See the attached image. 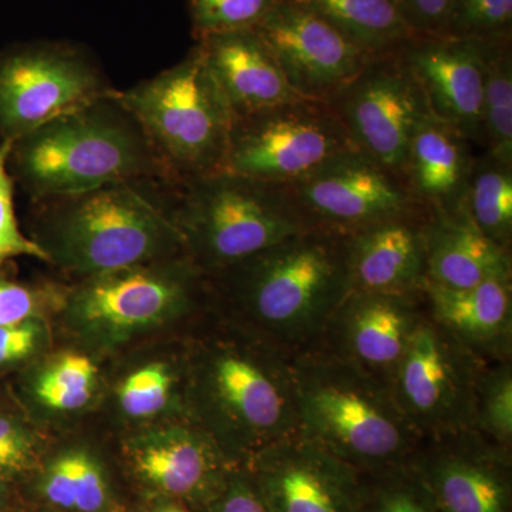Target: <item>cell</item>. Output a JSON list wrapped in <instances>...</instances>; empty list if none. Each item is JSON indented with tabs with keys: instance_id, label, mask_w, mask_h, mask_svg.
<instances>
[{
	"instance_id": "29",
	"label": "cell",
	"mask_w": 512,
	"mask_h": 512,
	"mask_svg": "<svg viewBox=\"0 0 512 512\" xmlns=\"http://www.w3.org/2000/svg\"><path fill=\"white\" fill-rule=\"evenodd\" d=\"M359 512H441L427 485L409 463L362 474Z\"/></svg>"
},
{
	"instance_id": "39",
	"label": "cell",
	"mask_w": 512,
	"mask_h": 512,
	"mask_svg": "<svg viewBox=\"0 0 512 512\" xmlns=\"http://www.w3.org/2000/svg\"><path fill=\"white\" fill-rule=\"evenodd\" d=\"M39 293L29 286L0 278V326L18 325L36 312Z\"/></svg>"
},
{
	"instance_id": "20",
	"label": "cell",
	"mask_w": 512,
	"mask_h": 512,
	"mask_svg": "<svg viewBox=\"0 0 512 512\" xmlns=\"http://www.w3.org/2000/svg\"><path fill=\"white\" fill-rule=\"evenodd\" d=\"M429 211L419 210L367 225L346 238L350 289L355 292H419L426 279Z\"/></svg>"
},
{
	"instance_id": "10",
	"label": "cell",
	"mask_w": 512,
	"mask_h": 512,
	"mask_svg": "<svg viewBox=\"0 0 512 512\" xmlns=\"http://www.w3.org/2000/svg\"><path fill=\"white\" fill-rule=\"evenodd\" d=\"M113 90L99 67L72 46L16 47L0 56V136L18 140Z\"/></svg>"
},
{
	"instance_id": "33",
	"label": "cell",
	"mask_w": 512,
	"mask_h": 512,
	"mask_svg": "<svg viewBox=\"0 0 512 512\" xmlns=\"http://www.w3.org/2000/svg\"><path fill=\"white\" fill-rule=\"evenodd\" d=\"M276 0H190L195 35L252 29L264 19Z\"/></svg>"
},
{
	"instance_id": "28",
	"label": "cell",
	"mask_w": 512,
	"mask_h": 512,
	"mask_svg": "<svg viewBox=\"0 0 512 512\" xmlns=\"http://www.w3.org/2000/svg\"><path fill=\"white\" fill-rule=\"evenodd\" d=\"M42 493L49 503L74 512H100L109 501L103 470L83 451L64 454L50 464Z\"/></svg>"
},
{
	"instance_id": "14",
	"label": "cell",
	"mask_w": 512,
	"mask_h": 512,
	"mask_svg": "<svg viewBox=\"0 0 512 512\" xmlns=\"http://www.w3.org/2000/svg\"><path fill=\"white\" fill-rule=\"evenodd\" d=\"M407 463L441 512H511V450L476 430L427 437Z\"/></svg>"
},
{
	"instance_id": "32",
	"label": "cell",
	"mask_w": 512,
	"mask_h": 512,
	"mask_svg": "<svg viewBox=\"0 0 512 512\" xmlns=\"http://www.w3.org/2000/svg\"><path fill=\"white\" fill-rule=\"evenodd\" d=\"M512 0H453L443 36L511 37Z\"/></svg>"
},
{
	"instance_id": "30",
	"label": "cell",
	"mask_w": 512,
	"mask_h": 512,
	"mask_svg": "<svg viewBox=\"0 0 512 512\" xmlns=\"http://www.w3.org/2000/svg\"><path fill=\"white\" fill-rule=\"evenodd\" d=\"M474 430L498 446L512 447V362H484L478 372Z\"/></svg>"
},
{
	"instance_id": "40",
	"label": "cell",
	"mask_w": 512,
	"mask_h": 512,
	"mask_svg": "<svg viewBox=\"0 0 512 512\" xmlns=\"http://www.w3.org/2000/svg\"><path fill=\"white\" fill-rule=\"evenodd\" d=\"M37 328L33 323L0 326V365L16 362L32 352Z\"/></svg>"
},
{
	"instance_id": "26",
	"label": "cell",
	"mask_w": 512,
	"mask_h": 512,
	"mask_svg": "<svg viewBox=\"0 0 512 512\" xmlns=\"http://www.w3.org/2000/svg\"><path fill=\"white\" fill-rule=\"evenodd\" d=\"M461 210L495 244H512V165L484 153L474 157Z\"/></svg>"
},
{
	"instance_id": "4",
	"label": "cell",
	"mask_w": 512,
	"mask_h": 512,
	"mask_svg": "<svg viewBox=\"0 0 512 512\" xmlns=\"http://www.w3.org/2000/svg\"><path fill=\"white\" fill-rule=\"evenodd\" d=\"M153 184H113L46 200L40 247L49 261L92 278L185 252L173 212L151 195Z\"/></svg>"
},
{
	"instance_id": "22",
	"label": "cell",
	"mask_w": 512,
	"mask_h": 512,
	"mask_svg": "<svg viewBox=\"0 0 512 512\" xmlns=\"http://www.w3.org/2000/svg\"><path fill=\"white\" fill-rule=\"evenodd\" d=\"M426 279L433 285L466 289L491 281H512L510 249L474 227L463 210L429 212L426 229Z\"/></svg>"
},
{
	"instance_id": "36",
	"label": "cell",
	"mask_w": 512,
	"mask_h": 512,
	"mask_svg": "<svg viewBox=\"0 0 512 512\" xmlns=\"http://www.w3.org/2000/svg\"><path fill=\"white\" fill-rule=\"evenodd\" d=\"M208 512H269L254 483L244 473H229L221 493L208 504Z\"/></svg>"
},
{
	"instance_id": "27",
	"label": "cell",
	"mask_w": 512,
	"mask_h": 512,
	"mask_svg": "<svg viewBox=\"0 0 512 512\" xmlns=\"http://www.w3.org/2000/svg\"><path fill=\"white\" fill-rule=\"evenodd\" d=\"M483 148L494 160L512 165L511 37L485 43Z\"/></svg>"
},
{
	"instance_id": "35",
	"label": "cell",
	"mask_w": 512,
	"mask_h": 512,
	"mask_svg": "<svg viewBox=\"0 0 512 512\" xmlns=\"http://www.w3.org/2000/svg\"><path fill=\"white\" fill-rule=\"evenodd\" d=\"M171 376L164 366L153 365L128 376L120 389L124 412L134 417H146L160 412L170 396Z\"/></svg>"
},
{
	"instance_id": "34",
	"label": "cell",
	"mask_w": 512,
	"mask_h": 512,
	"mask_svg": "<svg viewBox=\"0 0 512 512\" xmlns=\"http://www.w3.org/2000/svg\"><path fill=\"white\" fill-rule=\"evenodd\" d=\"M13 141L10 138L0 143V262L16 256H35L49 261L45 249L30 241L20 232L13 207V183L9 173V158Z\"/></svg>"
},
{
	"instance_id": "16",
	"label": "cell",
	"mask_w": 512,
	"mask_h": 512,
	"mask_svg": "<svg viewBox=\"0 0 512 512\" xmlns=\"http://www.w3.org/2000/svg\"><path fill=\"white\" fill-rule=\"evenodd\" d=\"M487 39L414 35L396 56L419 87L429 114L483 147Z\"/></svg>"
},
{
	"instance_id": "6",
	"label": "cell",
	"mask_w": 512,
	"mask_h": 512,
	"mask_svg": "<svg viewBox=\"0 0 512 512\" xmlns=\"http://www.w3.org/2000/svg\"><path fill=\"white\" fill-rule=\"evenodd\" d=\"M113 96L143 130L171 184L224 171L232 116L198 45L180 63Z\"/></svg>"
},
{
	"instance_id": "13",
	"label": "cell",
	"mask_w": 512,
	"mask_h": 512,
	"mask_svg": "<svg viewBox=\"0 0 512 512\" xmlns=\"http://www.w3.org/2000/svg\"><path fill=\"white\" fill-rule=\"evenodd\" d=\"M254 29L303 100L328 104L373 57L299 0H276Z\"/></svg>"
},
{
	"instance_id": "37",
	"label": "cell",
	"mask_w": 512,
	"mask_h": 512,
	"mask_svg": "<svg viewBox=\"0 0 512 512\" xmlns=\"http://www.w3.org/2000/svg\"><path fill=\"white\" fill-rule=\"evenodd\" d=\"M33 446L18 423L0 417V474H16L32 463Z\"/></svg>"
},
{
	"instance_id": "19",
	"label": "cell",
	"mask_w": 512,
	"mask_h": 512,
	"mask_svg": "<svg viewBox=\"0 0 512 512\" xmlns=\"http://www.w3.org/2000/svg\"><path fill=\"white\" fill-rule=\"evenodd\" d=\"M198 47L232 120L299 100L254 28L200 37Z\"/></svg>"
},
{
	"instance_id": "8",
	"label": "cell",
	"mask_w": 512,
	"mask_h": 512,
	"mask_svg": "<svg viewBox=\"0 0 512 512\" xmlns=\"http://www.w3.org/2000/svg\"><path fill=\"white\" fill-rule=\"evenodd\" d=\"M357 150L328 104L295 100L232 120L224 171L292 185Z\"/></svg>"
},
{
	"instance_id": "3",
	"label": "cell",
	"mask_w": 512,
	"mask_h": 512,
	"mask_svg": "<svg viewBox=\"0 0 512 512\" xmlns=\"http://www.w3.org/2000/svg\"><path fill=\"white\" fill-rule=\"evenodd\" d=\"M299 431L360 474L407 463L423 437L392 386L318 348L292 356Z\"/></svg>"
},
{
	"instance_id": "41",
	"label": "cell",
	"mask_w": 512,
	"mask_h": 512,
	"mask_svg": "<svg viewBox=\"0 0 512 512\" xmlns=\"http://www.w3.org/2000/svg\"><path fill=\"white\" fill-rule=\"evenodd\" d=\"M160 512H184V511L180 510V508L168 507V508H165V510H161Z\"/></svg>"
},
{
	"instance_id": "5",
	"label": "cell",
	"mask_w": 512,
	"mask_h": 512,
	"mask_svg": "<svg viewBox=\"0 0 512 512\" xmlns=\"http://www.w3.org/2000/svg\"><path fill=\"white\" fill-rule=\"evenodd\" d=\"M173 217L185 252L217 275L311 228L286 185L228 171L173 185Z\"/></svg>"
},
{
	"instance_id": "18",
	"label": "cell",
	"mask_w": 512,
	"mask_h": 512,
	"mask_svg": "<svg viewBox=\"0 0 512 512\" xmlns=\"http://www.w3.org/2000/svg\"><path fill=\"white\" fill-rule=\"evenodd\" d=\"M156 262L92 276L77 293V311L93 325L126 329L147 325L177 309L204 272L191 259Z\"/></svg>"
},
{
	"instance_id": "11",
	"label": "cell",
	"mask_w": 512,
	"mask_h": 512,
	"mask_svg": "<svg viewBox=\"0 0 512 512\" xmlns=\"http://www.w3.org/2000/svg\"><path fill=\"white\" fill-rule=\"evenodd\" d=\"M328 106L357 150L402 177L410 140L430 114L396 53L372 57Z\"/></svg>"
},
{
	"instance_id": "7",
	"label": "cell",
	"mask_w": 512,
	"mask_h": 512,
	"mask_svg": "<svg viewBox=\"0 0 512 512\" xmlns=\"http://www.w3.org/2000/svg\"><path fill=\"white\" fill-rule=\"evenodd\" d=\"M211 353L202 370L205 396L232 446L255 457L299 433L292 356L256 336L251 348L218 346Z\"/></svg>"
},
{
	"instance_id": "24",
	"label": "cell",
	"mask_w": 512,
	"mask_h": 512,
	"mask_svg": "<svg viewBox=\"0 0 512 512\" xmlns=\"http://www.w3.org/2000/svg\"><path fill=\"white\" fill-rule=\"evenodd\" d=\"M134 467L148 484L174 497L210 504L229 473L211 441L190 431L171 433L134 451Z\"/></svg>"
},
{
	"instance_id": "21",
	"label": "cell",
	"mask_w": 512,
	"mask_h": 512,
	"mask_svg": "<svg viewBox=\"0 0 512 512\" xmlns=\"http://www.w3.org/2000/svg\"><path fill=\"white\" fill-rule=\"evenodd\" d=\"M424 305L437 325L484 362L512 357V281L450 289L424 281Z\"/></svg>"
},
{
	"instance_id": "15",
	"label": "cell",
	"mask_w": 512,
	"mask_h": 512,
	"mask_svg": "<svg viewBox=\"0 0 512 512\" xmlns=\"http://www.w3.org/2000/svg\"><path fill=\"white\" fill-rule=\"evenodd\" d=\"M254 483L269 512H359L362 474L303 436L254 457Z\"/></svg>"
},
{
	"instance_id": "25",
	"label": "cell",
	"mask_w": 512,
	"mask_h": 512,
	"mask_svg": "<svg viewBox=\"0 0 512 512\" xmlns=\"http://www.w3.org/2000/svg\"><path fill=\"white\" fill-rule=\"evenodd\" d=\"M370 56L390 55L416 35L399 0H299Z\"/></svg>"
},
{
	"instance_id": "31",
	"label": "cell",
	"mask_w": 512,
	"mask_h": 512,
	"mask_svg": "<svg viewBox=\"0 0 512 512\" xmlns=\"http://www.w3.org/2000/svg\"><path fill=\"white\" fill-rule=\"evenodd\" d=\"M96 366L89 357L66 355L40 376L36 393L40 402L56 410H77L92 397Z\"/></svg>"
},
{
	"instance_id": "23",
	"label": "cell",
	"mask_w": 512,
	"mask_h": 512,
	"mask_svg": "<svg viewBox=\"0 0 512 512\" xmlns=\"http://www.w3.org/2000/svg\"><path fill=\"white\" fill-rule=\"evenodd\" d=\"M471 143L456 128L427 116L414 131L402 178L414 201L429 212H456L473 168Z\"/></svg>"
},
{
	"instance_id": "1",
	"label": "cell",
	"mask_w": 512,
	"mask_h": 512,
	"mask_svg": "<svg viewBox=\"0 0 512 512\" xmlns=\"http://www.w3.org/2000/svg\"><path fill=\"white\" fill-rule=\"evenodd\" d=\"M348 234L311 227L227 271L252 335L289 356L318 349L350 291Z\"/></svg>"
},
{
	"instance_id": "9",
	"label": "cell",
	"mask_w": 512,
	"mask_h": 512,
	"mask_svg": "<svg viewBox=\"0 0 512 512\" xmlns=\"http://www.w3.org/2000/svg\"><path fill=\"white\" fill-rule=\"evenodd\" d=\"M483 363L424 313L390 384L423 439L474 430L476 382Z\"/></svg>"
},
{
	"instance_id": "2",
	"label": "cell",
	"mask_w": 512,
	"mask_h": 512,
	"mask_svg": "<svg viewBox=\"0 0 512 512\" xmlns=\"http://www.w3.org/2000/svg\"><path fill=\"white\" fill-rule=\"evenodd\" d=\"M113 92L13 141L9 163L36 200L134 181L171 184L143 130Z\"/></svg>"
},
{
	"instance_id": "38",
	"label": "cell",
	"mask_w": 512,
	"mask_h": 512,
	"mask_svg": "<svg viewBox=\"0 0 512 512\" xmlns=\"http://www.w3.org/2000/svg\"><path fill=\"white\" fill-rule=\"evenodd\" d=\"M404 19L416 35H443L453 0H399Z\"/></svg>"
},
{
	"instance_id": "12",
	"label": "cell",
	"mask_w": 512,
	"mask_h": 512,
	"mask_svg": "<svg viewBox=\"0 0 512 512\" xmlns=\"http://www.w3.org/2000/svg\"><path fill=\"white\" fill-rule=\"evenodd\" d=\"M286 187L309 227L342 234L424 210L400 175L360 150L346 151Z\"/></svg>"
},
{
	"instance_id": "17",
	"label": "cell",
	"mask_w": 512,
	"mask_h": 512,
	"mask_svg": "<svg viewBox=\"0 0 512 512\" xmlns=\"http://www.w3.org/2000/svg\"><path fill=\"white\" fill-rule=\"evenodd\" d=\"M424 313L423 289L409 293L350 291L330 320L319 348L392 384Z\"/></svg>"
}]
</instances>
